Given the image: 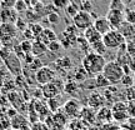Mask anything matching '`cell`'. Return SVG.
Here are the masks:
<instances>
[{
	"label": "cell",
	"instance_id": "45",
	"mask_svg": "<svg viewBox=\"0 0 135 130\" xmlns=\"http://www.w3.org/2000/svg\"><path fill=\"white\" fill-rule=\"evenodd\" d=\"M25 4L28 5V8L29 9H31V8H34L35 5H36V3H38V0H23Z\"/></svg>",
	"mask_w": 135,
	"mask_h": 130
},
{
	"label": "cell",
	"instance_id": "31",
	"mask_svg": "<svg viewBox=\"0 0 135 130\" xmlns=\"http://www.w3.org/2000/svg\"><path fill=\"white\" fill-rule=\"evenodd\" d=\"M14 25H15V28H16V30H19V31H21V33H24L25 30L28 29L29 23H28L25 19H23V18H18V20H16V23H15Z\"/></svg>",
	"mask_w": 135,
	"mask_h": 130
},
{
	"label": "cell",
	"instance_id": "41",
	"mask_svg": "<svg viewBox=\"0 0 135 130\" xmlns=\"http://www.w3.org/2000/svg\"><path fill=\"white\" fill-rule=\"evenodd\" d=\"M78 11H79V9H78V8H75V6H73V5H70V4H69V6L65 9V13H66V14L71 18V19L75 16V14H76Z\"/></svg>",
	"mask_w": 135,
	"mask_h": 130
},
{
	"label": "cell",
	"instance_id": "43",
	"mask_svg": "<svg viewBox=\"0 0 135 130\" xmlns=\"http://www.w3.org/2000/svg\"><path fill=\"white\" fill-rule=\"evenodd\" d=\"M68 1H69V4H70V5H73V6L78 8L79 10H81L83 0H68Z\"/></svg>",
	"mask_w": 135,
	"mask_h": 130
},
{
	"label": "cell",
	"instance_id": "40",
	"mask_svg": "<svg viewBox=\"0 0 135 130\" xmlns=\"http://www.w3.org/2000/svg\"><path fill=\"white\" fill-rule=\"evenodd\" d=\"M81 10L86 11V13H91V10H93V4H91V1H90V0H83Z\"/></svg>",
	"mask_w": 135,
	"mask_h": 130
},
{
	"label": "cell",
	"instance_id": "32",
	"mask_svg": "<svg viewBox=\"0 0 135 130\" xmlns=\"http://www.w3.org/2000/svg\"><path fill=\"white\" fill-rule=\"evenodd\" d=\"M109 10H120L125 11V5L121 3V0H111L109 5Z\"/></svg>",
	"mask_w": 135,
	"mask_h": 130
},
{
	"label": "cell",
	"instance_id": "29",
	"mask_svg": "<svg viewBox=\"0 0 135 130\" xmlns=\"http://www.w3.org/2000/svg\"><path fill=\"white\" fill-rule=\"evenodd\" d=\"M120 83L125 89L133 88L134 86V79H133V75H130V74H124V76H123V79H121Z\"/></svg>",
	"mask_w": 135,
	"mask_h": 130
},
{
	"label": "cell",
	"instance_id": "35",
	"mask_svg": "<svg viewBox=\"0 0 135 130\" xmlns=\"http://www.w3.org/2000/svg\"><path fill=\"white\" fill-rule=\"evenodd\" d=\"M61 48H63V45L60 43V40H55V41H53L51 44L48 45V50L51 51V53H58V51L61 50Z\"/></svg>",
	"mask_w": 135,
	"mask_h": 130
},
{
	"label": "cell",
	"instance_id": "16",
	"mask_svg": "<svg viewBox=\"0 0 135 130\" xmlns=\"http://www.w3.org/2000/svg\"><path fill=\"white\" fill-rule=\"evenodd\" d=\"M36 40H38V41H40L41 44H44V45L48 48L49 44H51L53 41L58 40V35L55 34V31H54L53 29L44 28V30L41 31V34L38 36V39H36Z\"/></svg>",
	"mask_w": 135,
	"mask_h": 130
},
{
	"label": "cell",
	"instance_id": "30",
	"mask_svg": "<svg viewBox=\"0 0 135 130\" xmlns=\"http://www.w3.org/2000/svg\"><path fill=\"white\" fill-rule=\"evenodd\" d=\"M14 10L18 13V15H19V14H25V13L29 10V8H28V5L25 4L23 0H18L14 6Z\"/></svg>",
	"mask_w": 135,
	"mask_h": 130
},
{
	"label": "cell",
	"instance_id": "21",
	"mask_svg": "<svg viewBox=\"0 0 135 130\" xmlns=\"http://www.w3.org/2000/svg\"><path fill=\"white\" fill-rule=\"evenodd\" d=\"M46 51H48V48H46L44 44L40 43V41L34 40L33 43H31V54H33L34 58H40V56L44 55Z\"/></svg>",
	"mask_w": 135,
	"mask_h": 130
},
{
	"label": "cell",
	"instance_id": "24",
	"mask_svg": "<svg viewBox=\"0 0 135 130\" xmlns=\"http://www.w3.org/2000/svg\"><path fill=\"white\" fill-rule=\"evenodd\" d=\"M79 85H78V83L73 79V80H68L65 84H64V92L68 93V94H70V95H74L75 93H78L79 90Z\"/></svg>",
	"mask_w": 135,
	"mask_h": 130
},
{
	"label": "cell",
	"instance_id": "18",
	"mask_svg": "<svg viewBox=\"0 0 135 130\" xmlns=\"http://www.w3.org/2000/svg\"><path fill=\"white\" fill-rule=\"evenodd\" d=\"M30 123L28 120V116L23 115V114H16L14 118L10 119V125H11V129L14 130H19L20 128H23L25 125H29Z\"/></svg>",
	"mask_w": 135,
	"mask_h": 130
},
{
	"label": "cell",
	"instance_id": "17",
	"mask_svg": "<svg viewBox=\"0 0 135 130\" xmlns=\"http://www.w3.org/2000/svg\"><path fill=\"white\" fill-rule=\"evenodd\" d=\"M97 123H103V124L113 123V114L110 108L103 106L97 111Z\"/></svg>",
	"mask_w": 135,
	"mask_h": 130
},
{
	"label": "cell",
	"instance_id": "20",
	"mask_svg": "<svg viewBox=\"0 0 135 130\" xmlns=\"http://www.w3.org/2000/svg\"><path fill=\"white\" fill-rule=\"evenodd\" d=\"M101 38H103V35L98 33L97 30L94 29V26H90L89 29H86L84 31V39H85L90 45L94 43H97V41H100Z\"/></svg>",
	"mask_w": 135,
	"mask_h": 130
},
{
	"label": "cell",
	"instance_id": "28",
	"mask_svg": "<svg viewBox=\"0 0 135 130\" xmlns=\"http://www.w3.org/2000/svg\"><path fill=\"white\" fill-rule=\"evenodd\" d=\"M85 124L83 123L79 118L78 119H73L69 123V130H85Z\"/></svg>",
	"mask_w": 135,
	"mask_h": 130
},
{
	"label": "cell",
	"instance_id": "38",
	"mask_svg": "<svg viewBox=\"0 0 135 130\" xmlns=\"http://www.w3.org/2000/svg\"><path fill=\"white\" fill-rule=\"evenodd\" d=\"M46 18H48V21L50 24H58L59 21H60V15L58 14V11H51V13H49Z\"/></svg>",
	"mask_w": 135,
	"mask_h": 130
},
{
	"label": "cell",
	"instance_id": "8",
	"mask_svg": "<svg viewBox=\"0 0 135 130\" xmlns=\"http://www.w3.org/2000/svg\"><path fill=\"white\" fill-rule=\"evenodd\" d=\"M55 78H56V71L54 70L53 68L46 66V65L41 66L38 71L35 73V81L38 83L40 86L51 83Z\"/></svg>",
	"mask_w": 135,
	"mask_h": 130
},
{
	"label": "cell",
	"instance_id": "13",
	"mask_svg": "<svg viewBox=\"0 0 135 130\" xmlns=\"http://www.w3.org/2000/svg\"><path fill=\"white\" fill-rule=\"evenodd\" d=\"M105 97L99 92H93L88 98V106L93 108L94 110H99L100 108L105 106Z\"/></svg>",
	"mask_w": 135,
	"mask_h": 130
},
{
	"label": "cell",
	"instance_id": "44",
	"mask_svg": "<svg viewBox=\"0 0 135 130\" xmlns=\"http://www.w3.org/2000/svg\"><path fill=\"white\" fill-rule=\"evenodd\" d=\"M129 69H130L133 73H135V55L130 56V60H129Z\"/></svg>",
	"mask_w": 135,
	"mask_h": 130
},
{
	"label": "cell",
	"instance_id": "27",
	"mask_svg": "<svg viewBox=\"0 0 135 130\" xmlns=\"http://www.w3.org/2000/svg\"><path fill=\"white\" fill-rule=\"evenodd\" d=\"M90 49L94 50L93 53L99 54V55H101V56H104V54L106 53V48H105V45H104V43H103V40L91 44V45H90Z\"/></svg>",
	"mask_w": 135,
	"mask_h": 130
},
{
	"label": "cell",
	"instance_id": "50",
	"mask_svg": "<svg viewBox=\"0 0 135 130\" xmlns=\"http://www.w3.org/2000/svg\"><path fill=\"white\" fill-rule=\"evenodd\" d=\"M8 130H14V129H11V128H10V129H8Z\"/></svg>",
	"mask_w": 135,
	"mask_h": 130
},
{
	"label": "cell",
	"instance_id": "23",
	"mask_svg": "<svg viewBox=\"0 0 135 130\" xmlns=\"http://www.w3.org/2000/svg\"><path fill=\"white\" fill-rule=\"evenodd\" d=\"M10 128V118L6 115L4 109H0V130H8Z\"/></svg>",
	"mask_w": 135,
	"mask_h": 130
},
{
	"label": "cell",
	"instance_id": "33",
	"mask_svg": "<svg viewBox=\"0 0 135 130\" xmlns=\"http://www.w3.org/2000/svg\"><path fill=\"white\" fill-rule=\"evenodd\" d=\"M89 76L86 74V71L83 69V68H80V69H78L76 71H75V75H74V80L75 81H83V80H85L86 78Z\"/></svg>",
	"mask_w": 135,
	"mask_h": 130
},
{
	"label": "cell",
	"instance_id": "25",
	"mask_svg": "<svg viewBox=\"0 0 135 130\" xmlns=\"http://www.w3.org/2000/svg\"><path fill=\"white\" fill-rule=\"evenodd\" d=\"M94 86L98 88V89H106V88L110 86V83L106 80L105 78H104V75L103 74H100V75H97V76L94 78Z\"/></svg>",
	"mask_w": 135,
	"mask_h": 130
},
{
	"label": "cell",
	"instance_id": "22",
	"mask_svg": "<svg viewBox=\"0 0 135 130\" xmlns=\"http://www.w3.org/2000/svg\"><path fill=\"white\" fill-rule=\"evenodd\" d=\"M46 105H48L49 110L53 111V113H56V111H59L61 108H63L64 103H61L60 101V95L56 98H53V99H49L48 103H46Z\"/></svg>",
	"mask_w": 135,
	"mask_h": 130
},
{
	"label": "cell",
	"instance_id": "10",
	"mask_svg": "<svg viewBox=\"0 0 135 130\" xmlns=\"http://www.w3.org/2000/svg\"><path fill=\"white\" fill-rule=\"evenodd\" d=\"M4 64H5V66H6V69H8L14 76H19L20 74L23 73V64H21V60H20L14 53H11L8 58L5 59Z\"/></svg>",
	"mask_w": 135,
	"mask_h": 130
},
{
	"label": "cell",
	"instance_id": "5",
	"mask_svg": "<svg viewBox=\"0 0 135 130\" xmlns=\"http://www.w3.org/2000/svg\"><path fill=\"white\" fill-rule=\"evenodd\" d=\"M94 15L91 13H86L84 10H79L75 16L73 18V25L76 28V29H80V30H85L89 29L90 26H93L94 24Z\"/></svg>",
	"mask_w": 135,
	"mask_h": 130
},
{
	"label": "cell",
	"instance_id": "34",
	"mask_svg": "<svg viewBox=\"0 0 135 130\" xmlns=\"http://www.w3.org/2000/svg\"><path fill=\"white\" fill-rule=\"evenodd\" d=\"M124 100L125 101H135V88H129L126 89L125 93H124Z\"/></svg>",
	"mask_w": 135,
	"mask_h": 130
},
{
	"label": "cell",
	"instance_id": "1",
	"mask_svg": "<svg viewBox=\"0 0 135 130\" xmlns=\"http://www.w3.org/2000/svg\"><path fill=\"white\" fill-rule=\"evenodd\" d=\"M106 59L95 53H88L81 60V68L86 71L89 76H97L103 74V70L105 68Z\"/></svg>",
	"mask_w": 135,
	"mask_h": 130
},
{
	"label": "cell",
	"instance_id": "39",
	"mask_svg": "<svg viewBox=\"0 0 135 130\" xmlns=\"http://www.w3.org/2000/svg\"><path fill=\"white\" fill-rule=\"evenodd\" d=\"M31 130H50L44 121H38L35 124H31Z\"/></svg>",
	"mask_w": 135,
	"mask_h": 130
},
{
	"label": "cell",
	"instance_id": "2",
	"mask_svg": "<svg viewBox=\"0 0 135 130\" xmlns=\"http://www.w3.org/2000/svg\"><path fill=\"white\" fill-rule=\"evenodd\" d=\"M103 75L110 83V85H115L121 81V79L124 76V69L115 60H110V61H106L105 68L103 70Z\"/></svg>",
	"mask_w": 135,
	"mask_h": 130
},
{
	"label": "cell",
	"instance_id": "9",
	"mask_svg": "<svg viewBox=\"0 0 135 130\" xmlns=\"http://www.w3.org/2000/svg\"><path fill=\"white\" fill-rule=\"evenodd\" d=\"M18 30L13 24H0V43L4 46H9V43L16 40Z\"/></svg>",
	"mask_w": 135,
	"mask_h": 130
},
{
	"label": "cell",
	"instance_id": "14",
	"mask_svg": "<svg viewBox=\"0 0 135 130\" xmlns=\"http://www.w3.org/2000/svg\"><path fill=\"white\" fill-rule=\"evenodd\" d=\"M19 18L14 9H0V24H13L16 23Z\"/></svg>",
	"mask_w": 135,
	"mask_h": 130
},
{
	"label": "cell",
	"instance_id": "4",
	"mask_svg": "<svg viewBox=\"0 0 135 130\" xmlns=\"http://www.w3.org/2000/svg\"><path fill=\"white\" fill-rule=\"evenodd\" d=\"M64 84H65L64 80L55 78L51 83L45 84V85L41 86V90H40V92H41V95H43L45 99H48V100L59 97L64 90Z\"/></svg>",
	"mask_w": 135,
	"mask_h": 130
},
{
	"label": "cell",
	"instance_id": "46",
	"mask_svg": "<svg viewBox=\"0 0 135 130\" xmlns=\"http://www.w3.org/2000/svg\"><path fill=\"white\" fill-rule=\"evenodd\" d=\"M135 0H121V3L125 5V6H128V5H131L133 3H134Z\"/></svg>",
	"mask_w": 135,
	"mask_h": 130
},
{
	"label": "cell",
	"instance_id": "19",
	"mask_svg": "<svg viewBox=\"0 0 135 130\" xmlns=\"http://www.w3.org/2000/svg\"><path fill=\"white\" fill-rule=\"evenodd\" d=\"M55 69L60 70V71H69L73 69V61L69 56H63V58H59L55 60Z\"/></svg>",
	"mask_w": 135,
	"mask_h": 130
},
{
	"label": "cell",
	"instance_id": "42",
	"mask_svg": "<svg viewBox=\"0 0 135 130\" xmlns=\"http://www.w3.org/2000/svg\"><path fill=\"white\" fill-rule=\"evenodd\" d=\"M5 113H6V115L9 116L10 119H11V118H14L16 114H19V111L16 110L15 108H13V106H11V108H9L8 110H5Z\"/></svg>",
	"mask_w": 135,
	"mask_h": 130
},
{
	"label": "cell",
	"instance_id": "37",
	"mask_svg": "<svg viewBox=\"0 0 135 130\" xmlns=\"http://www.w3.org/2000/svg\"><path fill=\"white\" fill-rule=\"evenodd\" d=\"M53 6L55 9L65 10L69 6V1L68 0H53Z\"/></svg>",
	"mask_w": 135,
	"mask_h": 130
},
{
	"label": "cell",
	"instance_id": "36",
	"mask_svg": "<svg viewBox=\"0 0 135 130\" xmlns=\"http://www.w3.org/2000/svg\"><path fill=\"white\" fill-rule=\"evenodd\" d=\"M18 0H0V8L1 9H14Z\"/></svg>",
	"mask_w": 135,
	"mask_h": 130
},
{
	"label": "cell",
	"instance_id": "6",
	"mask_svg": "<svg viewBox=\"0 0 135 130\" xmlns=\"http://www.w3.org/2000/svg\"><path fill=\"white\" fill-rule=\"evenodd\" d=\"M83 109V104L80 103V100H78L76 98H71L64 103L61 110L64 111V114L68 118H71V119H78L80 113Z\"/></svg>",
	"mask_w": 135,
	"mask_h": 130
},
{
	"label": "cell",
	"instance_id": "3",
	"mask_svg": "<svg viewBox=\"0 0 135 130\" xmlns=\"http://www.w3.org/2000/svg\"><path fill=\"white\" fill-rule=\"evenodd\" d=\"M103 43L106 49H121L126 46V39L119 30L111 29L109 33L103 35Z\"/></svg>",
	"mask_w": 135,
	"mask_h": 130
},
{
	"label": "cell",
	"instance_id": "15",
	"mask_svg": "<svg viewBox=\"0 0 135 130\" xmlns=\"http://www.w3.org/2000/svg\"><path fill=\"white\" fill-rule=\"evenodd\" d=\"M93 26H94V29L97 30L99 34H101V35H105L106 33H109V31L111 30V25H110V23L108 21L106 16H99V18H95Z\"/></svg>",
	"mask_w": 135,
	"mask_h": 130
},
{
	"label": "cell",
	"instance_id": "47",
	"mask_svg": "<svg viewBox=\"0 0 135 130\" xmlns=\"http://www.w3.org/2000/svg\"><path fill=\"white\" fill-rule=\"evenodd\" d=\"M19 130H31V125H25V126H23V128H20Z\"/></svg>",
	"mask_w": 135,
	"mask_h": 130
},
{
	"label": "cell",
	"instance_id": "7",
	"mask_svg": "<svg viewBox=\"0 0 135 130\" xmlns=\"http://www.w3.org/2000/svg\"><path fill=\"white\" fill-rule=\"evenodd\" d=\"M111 114H113V121H126L129 119V109L125 101H115L111 106Z\"/></svg>",
	"mask_w": 135,
	"mask_h": 130
},
{
	"label": "cell",
	"instance_id": "49",
	"mask_svg": "<svg viewBox=\"0 0 135 130\" xmlns=\"http://www.w3.org/2000/svg\"><path fill=\"white\" fill-rule=\"evenodd\" d=\"M133 79H134V88H135V73H134V75H133Z\"/></svg>",
	"mask_w": 135,
	"mask_h": 130
},
{
	"label": "cell",
	"instance_id": "48",
	"mask_svg": "<svg viewBox=\"0 0 135 130\" xmlns=\"http://www.w3.org/2000/svg\"><path fill=\"white\" fill-rule=\"evenodd\" d=\"M85 130H100V129L97 128L95 125H91V126H88V129H85Z\"/></svg>",
	"mask_w": 135,
	"mask_h": 130
},
{
	"label": "cell",
	"instance_id": "51",
	"mask_svg": "<svg viewBox=\"0 0 135 130\" xmlns=\"http://www.w3.org/2000/svg\"><path fill=\"white\" fill-rule=\"evenodd\" d=\"M38 1H39V0H38Z\"/></svg>",
	"mask_w": 135,
	"mask_h": 130
},
{
	"label": "cell",
	"instance_id": "11",
	"mask_svg": "<svg viewBox=\"0 0 135 130\" xmlns=\"http://www.w3.org/2000/svg\"><path fill=\"white\" fill-rule=\"evenodd\" d=\"M106 19L110 23L111 29L118 30L124 24L125 15H124V11H120V10H109L108 14H106Z\"/></svg>",
	"mask_w": 135,
	"mask_h": 130
},
{
	"label": "cell",
	"instance_id": "12",
	"mask_svg": "<svg viewBox=\"0 0 135 130\" xmlns=\"http://www.w3.org/2000/svg\"><path fill=\"white\" fill-rule=\"evenodd\" d=\"M79 119L86 126L95 125V123H97V110H94L90 106H83Z\"/></svg>",
	"mask_w": 135,
	"mask_h": 130
},
{
	"label": "cell",
	"instance_id": "26",
	"mask_svg": "<svg viewBox=\"0 0 135 130\" xmlns=\"http://www.w3.org/2000/svg\"><path fill=\"white\" fill-rule=\"evenodd\" d=\"M28 29L30 30V33L33 34L34 39L36 40V39H38V36L41 34V31L44 30V28H43V25L39 24V23H31V24L28 25Z\"/></svg>",
	"mask_w": 135,
	"mask_h": 130
}]
</instances>
